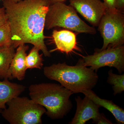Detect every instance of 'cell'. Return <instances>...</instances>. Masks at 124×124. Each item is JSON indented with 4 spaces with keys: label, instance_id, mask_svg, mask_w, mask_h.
Returning a JSON list of instances; mask_svg holds the SVG:
<instances>
[{
    "label": "cell",
    "instance_id": "obj_1",
    "mask_svg": "<svg viewBox=\"0 0 124 124\" xmlns=\"http://www.w3.org/2000/svg\"><path fill=\"white\" fill-rule=\"evenodd\" d=\"M15 48L22 44L37 47L45 57L51 53L45 44L46 17L50 5L49 0H22L17 2L2 0Z\"/></svg>",
    "mask_w": 124,
    "mask_h": 124
},
{
    "label": "cell",
    "instance_id": "obj_2",
    "mask_svg": "<svg viewBox=\"0 0 124 124\" xmlns=\"http://www.w3.org/2000/svg\"><path fill=\"white\" fill-rule=\"evenodd\" d=\"M44 74L49 79L58 81L74 93L92 90L99 79L97 72L83 65L80 59L75 66H69L64 62L45 67Z\"/></svg>",
    "mask_w": 124,
    "mask_h": 124
},
{
    "label": "cell",
    "instance_id": "obj_3",
    "mask_svg": "<svg viewBox=\"0 0 124 124\" xmlns=\"http://www.w3.org/2000/svg\"><path fill=\"white\" fill-rule=\"evenodd\" d=\"M29 90L31 99L44 107L46 114L52 119L63 118L73 107L70 98L74 93L61 85L35 84L31 85Z\"/></svg>",
    "mask_w": 124,
    "mask_h": 124
},
{
    "label": "cell",
    "instance_id": "obj_4",
    "mask_svg": "<svg viewBox=\"0 0 124 124\" xmlns=\"http://www.w3.org/2000/svg\"><path fill=\"white\" fill-rule=\"evenodd\" d=\"M57 27L78 33L95 35L97 32L94 27L89 26L79 17L74 8L62 2L50 5L46 17L45 29Z\"/></svg>",
    "mask_w": 124,
    "mask_h": 124
},
{
    "label": "cell",
    "instance_id": "obj_5",
    "mask_svg": "<svg viewBox=\"0 0 124 124\" xmlns=\"http://www.w3.org/2000/svg\"><path fill=\"white\" fill-rule=\"evenodd\" d=\"M3 109V118L11 124H41L46 109L27 97L14 98Z\"/></svg>",
    "mask_w": 124,
    "mask_h": 124
},
{
    "label": "cell",
    "instance_id": "obj_6",
    "mask_svg": "<svg viewBox=\"0 0 124 124\" xmlns=\"http://www.w3.org/2000/svg\"><path fill=\"white\" fill-rule=\"evenodd\" d=\"M98 27L103 39V45L101 49L124 46V13L116 9L107 8Z\"/></svg>",
    "mask_w": 124,
    "mask_h": 124
},
{
    "label": "cell",
    "instance_id": "obj_7",
    "mask_svg": "<svg viewBox=\"0 0 124 124\" xmlns=\"http://www.w3.org/2000/svg\"><path fill=\"white\" fill-rule=\"evenodd\" d=\"M80 59L83 65L96 72L101 68L108 66L115 68L121 73L124 71V46L96 49L93 54L82 56Z\"/></svg>",
    "mask_w": 124,
    "mask_h": 124
},
{
    "label": "cell",
    "instance_id": "obj_8",
    "mask_svg": "<svg viewBox=\"0 0 124 124\" xmlns=\"http://www.w3.org/2000/svg\"><path fill=\"white\" fill-rule=\"evenodd\" d=\"M70 4L93 27H98L106 9L101 0H69Z\"/></svg>",
    "mask_w": 124,
    "mask_h": 124
},
{
    "label": "cell",
    "instance_id": "obj_9",
    "mask_svg": "<svg viewBox=\"0 0 124 124\" xmlns=\"http://www.w3.org/2000/svg\"><path fill=\"white\" fill-rule=\"evenodd\" d=\"M75 100L77 103L75 114L69 124H85L90 119L93 120V123H95L100 115V107L86 96L83 99L78 96Z\"/></svg>",
    "mask_w": 124,
    "mask_h": 124
},
{
    "label": "cell",
    "instance_id": "obj_10",
    "mask_svg": "<svg viewBox=\"0 0 124 124\" xmlns=\"http://www.w3.org/2000/svg\"><path fill=\"white\" fill-rule=\"evenodd\" d=\"M17 50L8 71L7 78H16L19 80L24 79L27 69L26 58L27 51L29 46L25 44H22L17 47Z\"/></svg>",
    "mask_w": 124,
    "mask_h": 124
},
{
    "label": "cell",
    "instance_id": "obj_11",
    "mask_svg": "<svg viewBox=\"0 0 124 124\" xmlns=\"http://www.w3.org/2000/svg\"><path fill=\"white\" fill-rule=\"evenodd\" d=\"M52 37L56 46L54 50L68 54L78 50L76 36L72 31L67 29L54 30L53 32Z\"/></svg>",
    "mask_w": 124,
    "mask_h": 124
},
{
    "label": "cell",
    "instance_id": "obj_12",
    "mask_svg": "<svg viewBox=\"0 0 124 124\" xmlns=\"http://www.w3.org/2000/svg\"><path fill=\"white\" fill-rule=\"evenodd\" d=\"M82 93L99 106L103 107L111 112L115 118L117 124H124V110L123 108L115 104L112 100L101 98L92 90H85Z\"/></svg>",
    "mask_w": 124,
    "mask_h": 124
},
{
    "label": "cell",
    "instance_id": "obj_13",
    "mask_svg": "<svg viewBox=\"0 0 124 124\" xmlns=\"http://www.w3.org/2000/svg\"><path fill=\"white\" fill-rule=\"evenodd\" d=\"M25 88L24 85L10 82L8 79L0 81V108L5 109L6 104L14 98L19 96Z\"/></svg>",
    "mask_w": 124,
    "mask_h": 124
},
{
    "label": "cell",
    "instance_id": "obj_14",
    "mask_svg": "<svg viewBox=\"0 0 124 124\" xmlns=\"http://www.w3.org/2000/svg\"><path fill=\"white\" fill-rule=\"evenodd\" d=\"M15 49L13 45L0 46V77L8 79V71Z\"/></svg>",
    "mask_w": 124,
    "mask_h": 124
},
{
    "label": "cell",
    "instance_id": "obj_15",
    "mask_svg": "<svg viewBox=\"0 0 124 124\" xmlns=\"http://www.w3.org/2000/svg\"><path fill=\"white\" fill-rule=\"evenodd\" d=\"M39 49L35 46L33 48L27 55L26 58L27 69H41L43 66V60L42 54H40Z\"/></svg>",
    "mask_w": 124,
    "mask_h": 124
},
{
    "label": "cell",
    "instance_id": "obj_16",
    "mask_svg": "<svg viewBox=\"0 0 124 124\" xmlns=\"http://www.w3.org/2000/svg\"><path fill=\"white\" fill-rule=\"evenodd\" d=\"M108 74L107 82L112 85L114 95L122 93L124 91V74H115L112 70L108 71Z\"/></svg>",
    "mask_w": 124,
    "mask_h": 124
},
{
    "label": "cell",
    "instance_id": "obj_17",
    "mask_svg": "<svg viewBox=\"0 0 124 124\" xmlns=\"http://www.w3.org/2000/svg\"><path fill=\"white\" fill-rule=\"evenodd\" d=\"M11 32L8 22L0 27V46L12 45Z\"/></svg>",
    "mask_w": 124,
    "mask_h": 124
},
{
    "label": "cell",
    "instance_id": "obj_18",
    "mask_svg": "<svg viewBox=\"0 0 124 124\" xmlns=\"http://www.w3.org/2000/svg\"><path fill=\"white\" fill-rule=\"evenodd\" d=\"M8 21V17L4 7H0V27L5 24Z\"/></svg>",
    "mask_w": 124,
    "mask_h": 124
},
{
    "label": "cell",
    "instance_id": "obj_19",
    "mask_svg": "<svg viewBox=\"0 0 124 124\" xmlns=\"http://www.w3.org/2000/svg\"><path fill=\"white\" fill-rule=\"evenodd\" d=\"M95 124H112V122L110 120L106 117L103 113H100V115L98 119L95 122Z\"/></svg>",
    "mask_w": 124,
    "mask_h": 124
},
{
    "label": "cell",
    "instance_id": "obj_20",
    "mask_svg": "<svg viewBox=\"0 0 124 124\" xmlns=\"http://www.w3.org/2000/svg\"><path fill=\"white\" fill-rule=\"evenodd\" d=\"M103 2L107 8L116 9V0H103Z\"/></svg>",
    "mask_w": 124,
    "mask_h": 124
},
{
    "label": "cell",
    "instance_id": "obj_21",
    "mask_svg": "<svg viewBox=\"0 0 124 124\" xmlns=\"http://www.w3.org/2000/svg\"><path fill=\"white\" fill-rule=\"evenodd\" d=\"M116 9L120 12L124 13V0H116Z\"/></svg>",
    "mask_w": 124,
    "mask_h": 124
},
{
    "label": "cell",
    "instance_id": "obj_22",
    "mask_svg": "<svg viewBox=\"0 0 124 124\" xmlns=\"http://www.w3.org/2000/svg\"><path fill=\"white\" fill-rule=\"evenodd\" d=\"M49 0L50 2V4H52L57 2H64L67 0Z\"/></svg>",
    "mask_w": 124,
    "mask_h": 124
},
{
    "label": "cell",
    "instance_id": "obj_23",
    "mask_svg": "<svg viewBox=\"0 0 124 124\" xmlns=\"http://www.w3.org/2000/svg\"><path fill=\"white\" fill-rule=\"evenodd\" d=\"M6 0L11 1V2H17L20 1V0Z\"/></svg>",
    "mask_w": 124,
    "mask_h": 124
},
{
    "label": "cell",
    "instance_id": "obj_24",
    "mask_svg": "<svg viewBox=\"0 0 124 124\" xmlns=\"http://www.w3.org/2000/svg\"><path fill=\"white\" fill-rule=\"evenodd\" d=\"M2 109H0V113H1V112H2Z\"/></svg>",
    "mask_w": 124,
    "mask_h": 124
},
{
    "label": "cell",
    "instance_id": "obj_25",
    "mask_svg": "<svg viewBox=\"0 0 124 124\" xmlns=\"http://www.w3.org/2000/svg\"></svg>",
    "mask_w": 124,
    "mask_h": 124
}]
</instances>
